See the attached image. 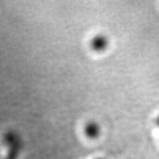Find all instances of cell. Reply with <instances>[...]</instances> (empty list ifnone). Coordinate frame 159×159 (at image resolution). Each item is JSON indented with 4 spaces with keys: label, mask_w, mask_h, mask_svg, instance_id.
Returning <instances> with one entry per match:
<instances>
[{
    "label": "cell",
    "mask_w": 159,
    "mask_h": 159,
    "mask_svg": "<svg viewBox=\"0 0 159 159\" xmlns=\"http://www.w3.org/2000/svg\"><path fill=\"white\" fill-rule=\"evenodd\" d=\"M3 143L7 148V155L5 159H17L23 147L22 139L17 133L9 131L3 136Z\"/></svg>",
    "instance_id": "1"
},
{
    "label": "cell",
    "mask_w": 159,
    "mask_h": 159,
    "mask_svg": "<svg viewBox=\"0 0 159 159\" xmlns=\"http://www.w3.org/2000/svg\"><path fill=\"white\" fill-rule=\"evenodd\" d=\"M108 37L104 34H98L90 41V47L96 52H103L106 51L109 46Z\"/></svg>",
    "instance_id": "2"
},
{
    "label": "cell",
    "mask_w": 159,
    "mask_h": 159,
    "mask_svg": "<svg viewBox=\"0 0 159 159\" xmlns=\"http://www.w3.org/2000/svg\"><path fill=\"white\" fill-rule=\"evenodd\" d=\"M85 135L91 139H97L101 133V127L96 121H89L86 124L84 128Z\"/></svg>",
    "instance_id": "3"
},
{
    "label": "cell",
    "mask_w": 159,
    "mask_h": 159,
    "mask_svg": "<svg viewBox=\"0 0 159 159\" xmlns=\"http://www.w3.org/2000/svg\"><path fill=\"white\" fill-rule=\"evenodd\" d=\"M155 123L157 126L159 128V116H158V117L156 118V120H155Z\"/></svg>",
    "instance_id": "4"
},
{
    "label": "cell",
    "mask_w": 159,
    "mask_h": 159,
    "mask_svg": "<svg viewBox=\"0 0 159 159\" xmlns=\"http://www.w3.org/2000/svg\"><path fill=\"white\" fill-rule=\"evenodd\" d=\"M97 159H103V158H97Z\"/></svg>",
    "instance_id": "5"
}]
</instances>
